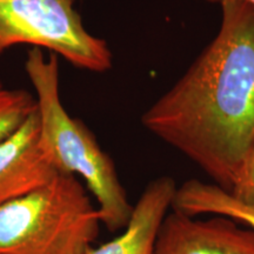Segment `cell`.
<instances>
[{"mask_svg": "<svg viewBox=\"0 0 254 254\" xmlns=\"http://www.w3.org/2000/svg\"><path fill=\"white\" fill-rule=\"evenodd\" d=\"M39 134L37 110L14 134L0 142V206L47 185L59 174L41 151Z\"/></svg>", "mask_w": 254, "mask_h": 254, "instance_id": "obj_6", "label": "cell"}, {"mask_svg": "<svg viewBox=\"0 0 254 254\" xmlns=\"http://www.w3.org/2000/svg\"><path fill=\"white\" fill-rule=\"evenodd\" d=\"M220 5L217 36L141 123L231 192L254 147V6Z\"/></svg>", "mask_w": 254, "mask_h": 254, "instance_id": "obj_1", "label": "cell"}, {"mask_svg": "<svg viewBox=\"0 0 254 254\" xmlns=\"http://www.w3.org/2000/svg\"><path fill=\"white\" fill-rule=\"evenodd\" d=\"M100 218L77 177L52 182L0 206V254H85Z\"/></svg>", "mask_w": 254, "mask_h": 254, "instance_id": "obj_3", "label": "cell"}, {"mask_svg": "<svg viewBox=\"0 0 254 254\" xmlns=\"http://www.w3.org/2000/svg\"><path fill=\"white\" fill-rule=\"evenodd\" d=\"M154 254H254V231L221 215L194 220L173 211L159 228Z\"/></svg>", "mask_w": 254, "mask_h": 254, "instance_id": "obj_5", "label": "cell"}, {"mask_svg": "<svg viewBox=\"0 0 254 254\" xmlns=\"http://www.w3.org/2000/svg\"><path fill=\"white\" fill-rule=\"evenodd\" d=\"M25 71L36 92L40 123L39 144L57 172L80 177L98 202L100 222L110 232L124 230L133 206L119 182L113 160L81 120L63 106L59 92L58 56L31 47Z\"/></svg>", "mask_w": 254, "mask_h": 254, "instance_id": "obj_2", "label": "cell"}, {"mask_svg": "<svg viewBox=\"0 0 254 254\" xmlns=\"http://www.w3.org/2000/svg\"><path fill=\"white\" fill-rule=\"evenodd\" d=\"M171 207L192 218L204 213L231 218L254 231V207L243 204L227 190L213 184L195 179L184 183L177 189Z\"/></svg>", "mask_w": 254, "mask_h": 254, "instance_id": "obj_8", "label": "cell"}, {"mask_svg": "<svg viewBox=\"0 0 254 254\" xmlns=\"http://www.w3.org/2000/svg\"><path fill=\"white\" fill-rule=\"evenodd\" d=\"M177 192L176 183L170 177H160L146 186L127 226L119 237L85 254H154L158 232L172 206Z\"/></svg>", "mask_w": 254, "mask_h": 254, "instance_id": "obj_7", "label": "cell"}, {"mask_svg": "<svg viewBox=\"0 0 254 254\" xmlns=\"http://www.w3.org/2000/svg\"><path fill=\"white\" fill-rule=\"evenodd\" d=\"M228 193L243 204L254 207V147L244 160Z\"/></svg>", "mask_w": 254, "mask_h": 254, "instance_id": "obj_10", "label": "cell"}, {"mask_svg": "<svg viewBox=\"0 0 254 254\" xmlns=\"http://www.w3.org/2000/svg\"><path fill=\"white\" fill-rule=\"evenodd\" d=\"M206 1H209V2H222V1H225V0H206ZM238 1L249 2V4L254 6V0H238Z\"/></svg>", "mask_w": 254, "mask_h": 254, "instance_id": "obj_11", "label": "cell"}, {"mask_svg": "<svg viewBox=\"0 0 254 254\" xmlns=\"http://www.w3.org/2000/svg\"><path fill=\"white\" fill-rule=\"evenodd\" d=\"M37 111V100L25 90L7 88L0 81V142L9 138Z\"/></svg>", "mask_w": 254, "mask_h": 254, "instance_id": "obj_9", "label": "cell"}, {"mask_svg": "<svg viewBox=\"0 0 254 254\" xmlns=\"http://www.w3.org/2000/svg\"><path fill=\"white\" fill-rule=\"evenodd\" d=\"M77 0H0V57L19 45L47 50L74 67L104 73L112 52L91 34L75 8Z\"/></svg>", "mask_w": 254, "mask_h": 254, "instance_id": "obj_4", "label": "cell"}]
</instances>
